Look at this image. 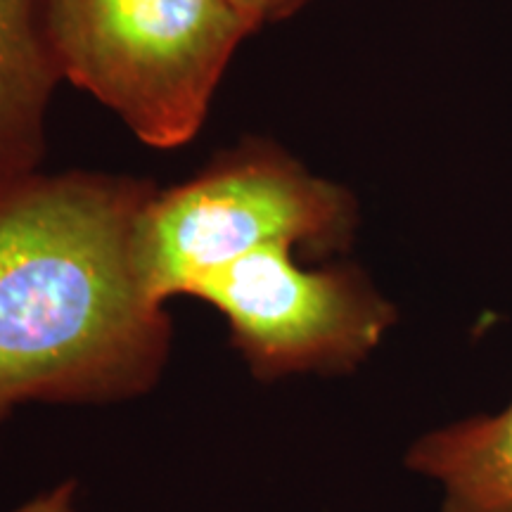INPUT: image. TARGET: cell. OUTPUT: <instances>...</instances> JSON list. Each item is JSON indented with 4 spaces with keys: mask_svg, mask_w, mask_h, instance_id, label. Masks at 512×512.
I'll use <instances>...</instances> for the list:
<instances>
[{
    "mask_svg": "<svg viewBox=\"0 0 512 512\" xmlns=\"http://www.w3.org/2000/svg\"><path fill=\"white\" fill-rule=\"evenodd\" d=\"M76 496L79 491H76L74 479H64L12 512H76Z\"/></svg>",
    "mask_w": 512,
    "mask_h": 512,
    "instance_id": "obj_8",
    "label": "cell"
},
{
    "mask_svg": "<svg viewBox=\"0 0 512 512\" xmlns=\"http://www.w3.org/2000/svg\"><path fill=\"white\" fill-rule=\"evenodd\" d=\"M60 83L46 0H0V181L41 169Z\"/></svg>",
    "mask_w": 512,
    "mask_h": 512,
    "instance_id": "obj_5",
    "label": "cell"
},
{
    "mask_svg": "<svg viewBox=\"0 0 512 512\" xmlns=\"http://www.w3.org/2000/svg\"><path fill=\"white\" fill-rule=\"evenodd\" d=\"M62 81L93 95L143 145L202 131L254 24L228 0H46Z\"/></svg>",
    "mask_w": 512,
    "mask_h": 512,
    "instance_id": "obj_3",
    "label": "cell"
},
{
    "mask_svg": "<svg viewBox=\"0 0 512 512\" xmlns=\"http://www.w3.org/2000/svg\"><path fill=\"white\" fill-rule=\"evenodd\" d=\"M403 465L439 486V512H512V399L415 437Z\"/></svg>",
    "mask_w": 512,
    "mask_h": 512,
    "instance_id": "obj_6",
    "label": "cell"
},
{
    "mask_svg": "<svg viewBox=\"0 0 512 512\" xmlns=\"http://www.w3.org/2000/svg\"><path fill=\"white\" fill-rule=\"evenodd\" d=\"M226 318L230 347L254 380L354 375L399 323V309L361 266H306L266 247L209 273L190 292Z\"/></svg>",
    "mask_w": 512,
    "mask_h": 512,
    "instance_id": "obj_4",
    "label": "cell"
},
{
    "mask_svg": "<svg viewBox=\"0 0 512 512\" xmlns=\"http://www.w3.org/2000/svg\"><path fill=\"white\" fill-rule=\"evenodd\" d=\"M361 209L354 192L313 174L285 147L245 138L140 211L136 256L159 302L190 297L209 273L266 247L332 259L354 245Z\"/></svg>",
    "mask_w": 512,
    "mask_h": 512,
    "instance_id": "obj_2",
    "label": "cell"
},
{
    "mask_svg": "<svg viewBox=\"0 0 512 512\" xmlns=\"http://www.w3.org/2000/svg\"><path fill=\"white\" fill-rule=\"evenodd\" d=\"M155 188L105 171L0 181V434L29 403L105 406L162 382L174 325L136 256Z\"/></svg>",
    "mask_w": 512,
    "mask_h": 512,
    "instance_id": "obj_1",
    "label": "cell"
},
{
    "mask_svg": "<svg viewBox=\"0 0 512 512\" xmlns=\"http://www.w3.org/2000/svg\"><path fill=\"white\" fill-rule=\"evenodd\" d=\"M228 3L240 15H245L254 24V29L259 31L266 24L283 22V19L297 15L309 0H228Z\"/></svg>",
    "mask_w": 512,
    "mask_h": 512,
    "instance_id": "obj_7",
    "label": "cell"
}]
</instances>
